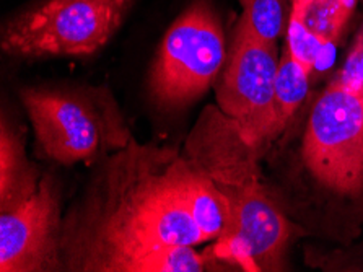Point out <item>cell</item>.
Returning <instances> with one entry per match:
<instances>
[{"instance_id":"6da1fadb","label":"cell","mask_w":363,"mask_h":272,"mask_svg":"<svg viewBox=\"0 0 363 272\" xmlns=\"http://www.w3.org/2000/svg\"><path fill=\"white\" fill-rule=\"evenodd\" d=\"M227 196L178 150L135 138L98 162L62 219V271L129 272L162 246L217 240Z\"/></svg>"},{"instance_id":"7a4b0ae2","label":"cell","mask_w":363,"mask_h":272,"mask_svg":"<svg viewBox=\"0 0 363 272\" xmlns=\"http://www.w3.org/2000/svg\"><path fill=\"white\" fill-rule=\"evenodd\" d=\"M20 99L38 155L72 166L100 162L134 138L111 92L103 87H30Z\"/></svg>"},{"instance_id":"3957f363","label":"cell","mask_w":363,"mask_h":272,"mask_svg":"<svg viewBox=\"0 0 363 272\" xmlns=\"http://www.w3.org/2000/svg\"><path fill=\"white\" fill-rule=\"evenodd\" d=\"M135 0H41L2 28L10 58H88L113 40Z\"/></svg>"},{"instance_id":"277c9868","label":"cell","mask_w":363,"mask_h":272,"mask_svg":"<svg viewBox=\"0 0 363 272\" xmlns=\"http://www.w3.org/2000/svg\"><path fill=\"white\" fill-rule=\"evenodd\" d=\"M228 51L220 16L207 0H196L164 33L152 62L148 87L163 108L189 107L213 87Z\"/></svg>"},{"instance_id":"5b68a950","label":"cell","mask_w":363,"mask_h":272,"mask_svg":"<svg viewBox=\"0 0 363 272\" xmlns=\"http://www.w3.org/2000/svg\"><path fill=\"white\" fill-rule=\"evenodd\" d=\"M301 157L310 175L339 196L363 190V93L333 80L313 104Z\"/></svg>"},{"instance_id":"8992f818","label":"cell","mask_w":363,"mask_h":272,"mask_svg":"<svg viewBox=\"0 0 363 272\" xmlns=\"http://www.w3.org/2000/svg\"><path fill=\"white\" fill-rule=\"evenodd\" d=\"M276 43L236 23L227 62L216 83L218 108L240 126L247 142L259 147L276 132Z\"/></svg>"},{"instance_id":"52a82bcc","label":"cell","mask_w":363,"mask_h":272,"mask_svg":"<svg viewBox=\"0 0 363 272\" xmlns=\"http://www.w3.org/2000/svg\"><path fill=\"white\" fill-rule=\"evenodd\" d=\"M217 187L227 196L228 220L212 258L245 271H282L295 227L271 191L261 180Z\"/></svg>"},{"instance_id":"ba28073f","label":"cell","mask_w":363,"mask_h":272,"mask_svg":"<svg viewBox=\"0 0 363 272\" xmlns=\"http://www.w3.org/2000/svg\"><path fill=\"white\" fill-rule=\"evenodd\" d=\"M62 219L57 183L44 175L28 199L0 212V271H62Z\"/></svg>"},{"instance_id":"9c48e42d","label":"cell","mask_w":363,"mask_h":272,"mask_svg":"<svg viewBox=\"0 0 363 272\" xmlns=\"http://www.w3.org/2000/svg\"><path fill=\"white\" fill-rule=\"evenodd\" d=\"M257 152L232 118L208 108L189 137L186 157L217 186H240L259 180Z\"/></svg>"},{"instance_id":"30bf717a","label":"cell","mask_w":363,"mask_h":272,"mask_svg":"<svg viewBox=\"0 0 363 272\" xmlns=\"http://www.w3.org/2000/svg\"><path fill=\"white\" fill-rule=\"evenodd\" d=\"M359 0H291L285 49L311 72L342 36Z\"/></svg>"},{"instance_id":"8fae6325","label":"cell","mask_w":363,"mask_h":272,"mask_svg":"<svg viewBox=\"0 0 363 272\" xmlns=\"http://www.w3.org/2000/svg\"><path fill=\"white\" fill-rule=\"evenodd\" d=\"M40 171L30 162L25 137L2 116L0 126V212L28 199L41 183Z\"/></svg>"},{"instance_id":"7c38bea8","label":"cell","mask_w":363,"mask_h":272,"mask_svg":"<svg viewBox=\"0 0 363 272\" xmlns=\"http://www.w3.org/2000/svg\"><path fill=\"white\" fill-rule=\"evenodd\" d=\"M311 70L300 64L287 49L279 59L276 75V132H282L291 116L306 99Z\"/></svg>"},{"instance_id":"4fadbf2b","label":"cell","mask_w":363,"mask_h":272,"mask_svg":"<svg viewBox=\"0 0 363 272\" xmlns=\"http://www.w3.org/2000/svg\"><path fill=\"white\" fill-rule=\"evenodd\" d=\"M207 256L194 246H162L135 259L129 272H202L207 271Z\"/></svg>"},{"instance_id":"5bb4252c","label":"cell","mask_w":363,"mask_h":272,"mask_svg":"<svg viewBox=\"0 0 363 272\" xmlns=\"http://www.w3.org/2000/svg\"><path fill=\"white\" fill-rule=\"evenodd\" d=\"M243 7L241 20L256 35L276 43L285 30V0H240Z\"/></svg>"},{"instance_id":"9a60e30c","label":"cell","mask_w":363,"mask_h":272,"mask_svg":"<svg viewBox=\"0 0 363 272\" xmlns=\"http://www.w3.org/2000/svg\"><path fill=\"white\" fill-rule=\"evenodd\" d=\"M334 80L350 90L363 93V25L352 41L347 58Z\"/></svg>"}]
</instances>
